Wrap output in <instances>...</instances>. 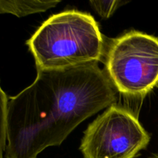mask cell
Listing matches in <instances>:
<instances>
[{
    "label": "cell",
    "instance_id": "cell-1",
    "mask_svg": "<svg viewBox=\"0 0 158 158\" xmlns=\"http://www.w3.org/2000/svg\"><path fill=\"white\" fill-rule=\"evenodd\" d=\"M37 71L35 81L8 100L6 158H36L60 146L83 120L117 100L97 63Z\"/></svg>",
    "mask_w": 158,
    "mask_h": 158
},
{
    "label": "cell",
    "instance_id": "cell-2",
    "mask_svg": "<svg viewBox=\"0 0 158 158\" xmlns=\"http://www.w3.org/2000/svg\"><path fill=\"white\" fill-rule=\"evenodd\" d=\"M37 69H64L101 60L104 42L94 17L75 10L48 19L26 43Z\"/></svg>",
    "mask_w": 158,
    "mask_h": 158
},
{
    "label": "cell",
    "instance_id": "cell-3",
    "mask_svg": "<svg viewBox=\"0 0 158 158\" xmlns=\"http://www.w3.org/2000/svg\"><path fill=\"white\" fill-rule=\"evenodd\" d=\"M106 66L119 92L145 97L158 84V39L136 31L116 39L106 54Z\"/></svg>",
    "mask_w": 158,
    "mask_h": 158
},
{
    "label": "cell",
    "instance_id": "cell-4",
    "mask_svg": "<svg viewBox=\"0 0 158 158\" xmlns=\"http://www.w3.org/2000/svg\"><path fill=\"white\" fill-rule=\"evenodd\" d=\"M149 141L134 114L113 104L88 127L80 151L84 158H134Z\"/></svg>",
    "mask_w": 158,
    "mask_h": 158
},
{
    "label": "cell",
    "instance_id": "cell-5",
    "mask_svg": "<svg viewBox=\"0 0 158 158\" xmlns=\"http://www.w3.org/2000/svg\"><path fill=\"white\" fill-rule=\"evenodd\" d=\"M60 1H20L0 0V14H12L18 17L45 12L56 6Z\"/></svg>",
    "mask_w": 158,
    "mask_h": 158
},
{
    "label": "cell",
    "instance_id": "cell-6",
    "mask_svg": "<svg viewBox=\"0 0 158 158\" xmlns=\"http://www.w3.org/2000/svg\"><path fill=\"white\" fill-rule=\"evenodd\" d=\"M8 99L6 93L0 86V158H3V154L6 147V114H7Z\"/></svg>",
    "mask_w": 158,
    "mask_h": 158
},
{
    "label": "cell",
    "instance_id": "cell-7",
    "mask_svg": "<svg viewBox=\"0 0 158 158\" xmlns=\"http://www.w3.org/2000/svg\"><path fill=\"white\" fill-rule=\"evenodd\" d=\"M127 2L122 1H90L89 4L93 9L103 19H107L115 12L116 9L121 5Z\"/></svg>",
    "mask_w": 158,
    "mask_h": 158
},
{
    "label": "cell",
    "instance_id": "cell-8",
    "mask_svg": "<svg viewBox=\"0 0 158 158\" xmlns=\"http://www.w3.org/2000/svg\"><path fill=\"white\" fill-rule=\"evenodd\" d=\"M148 158H158V153L157 154H153L152 155L150 156Z\"/></svg>",
    "mask_w": 158,
    "mask_h": 158
}]
</instances>
